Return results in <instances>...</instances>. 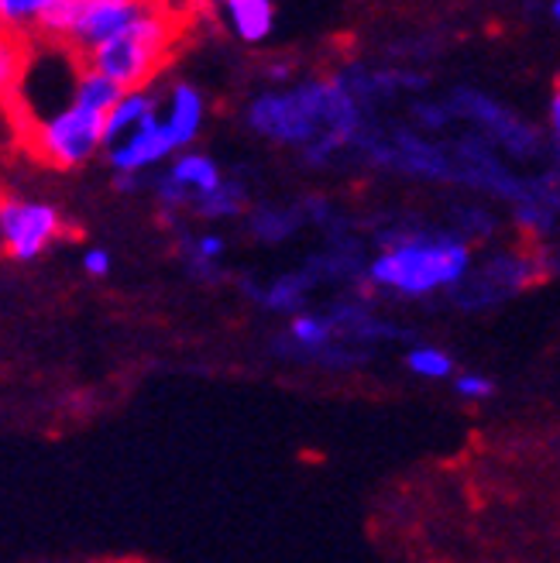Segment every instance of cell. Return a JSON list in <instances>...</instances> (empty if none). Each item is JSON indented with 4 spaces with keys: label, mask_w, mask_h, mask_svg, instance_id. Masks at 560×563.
<instances>
[{
    "label": "cell",
    "mask_w": 560,
    "mask_h": 563,
    "mask_svg": "<svg viewBox=\"0 0 560 563\" xmlns=\"http://www.w3.org/2000/svg\"><path fill=\"white\" fill-rule=\"evenodd\" d=\"M358 97L341 76L306 79L286 90H265L244 107V124L272 145L299 148L306 165H330L358 145L365 131Z\"/></svg>",
    "instance_id": "1"
},
{
    "label": "cell",
    "mask_w": 560,
    "mask_h": 563,
    "mask_svg": "<svg viewBox=\"0 0 560 563\" xmlns=\"http://www.w3.org/2000/svg\"><path fill=\"white\" fill-rule=\"evenodd\" d=\"M382 251L369 262L365 282L396 296H433L454 289L471 272V247L458 234L424 231V228H388L378 234Z\"/></svg>",
    "instance_id": "2"
},
{
    "label": "cell",
    "mask_w": 560,
    "mask_h": 563,
    "mask_svg": "<svg viewBox=\"0 0 560 563\" xmlns=\"http://www.w3.org/2000/svg\"><path fill=\"white\" fill-rule=\"evenodd\" d=\"M183 32H186V18L173 4H165V0H152V8L145 14H138L118 35L100 42L83 63L110 76L124 93L145 90L165 69V63L173 59Z\"/></svg>",
    "instance_id": "3"
},
{
    "label": "cell",
    "mask_w": 560,
    "mask_h": 563,
    "mask_svg": "<svg viewBox=\"0 0 560 563\" xmlns=\"http://www.w3.org/2000/svg\"><path fill=\"white\" fill-rule=\"evenodd\" d=\"M103 121H107V114L73 100L66 110H59V114L24 128L21 137H24L28 152H32L42 165L76 168L103 145Z\"/></svg>",
    "instance_id": "4"
},
{
    "label": "cell",
    "mask_w": 560,
    "mask_h": 563,
    "mask_svg": "<svg viewBox=\"0 0 560 563\" xmlns=\"http://www.w3.org/2000/svg\"><path fill=\"white\" fill-rule=\"evenodd\" d=\"M447 110H451L454 121H464L474 128V134H482L485 141L513 158H537L543 152V141L537 134V128L523 121L516 110H509L506 103H498L495 97L471 90V87H458L451 97L443 100Z\"/></svg>",
    "instance_id": "5"
},
{
    "label": "cell",
    "mask_w": 560,
    "mask_h": 563,
    "mask_svg": "<svg viewBox=\"0 0 560 563\" xmlns=\"http://www.w3.org/2000/svg\"><path fill=\"white\" fill-rule=\"evenodd\" d=\"M550 272L547 251H495L482 262V268H471L458 286L451 289L454 302L464 309H482L506 302L519 289L534 286L540 275Z\"/></svg>",
    "instance_id": "6"
},
{
    "label": "cell",
    "mask_w": 560,
    "mask_h": 563,
    "mask_svg": "<svg viewBox=\"0 0 560 563\" xmlns=\"http://www.w3.org/2000/svg\"><path fill=\"white\" fill-rule=\"evenodd\" d=\"M63 234V213L35 200H0V244L11 258L32 262Z\"/></svg>",
    "instance_id": "7"
},
{
    "label": "cell",
    "mask_w": 560,
    "mask_h": 563,
    "mask_svg": "<svg viewBox=\"0 0 560 563\" xmlns=\"http://www.w3.org/2000/svg\"><path fill=\"white\" fill-rule=\"evenodd\" d=\"M158 121H162L158 118V100L152 93H145V90H128L103 121V145L100 148L114 152V148L128 145L131 137H138Z\"/></svg>",
    "instance_id": "8"
},
{
    "label": "cell",
    "mask_w": 560,
    "mask_h": 563,
    "mask_svg": "<svg viewBox=\"0 0 560 563\" xmlns=\"http://www.w3.org/2000/svg\"><path fill=\"white\" fill-rule=\"evenodd\" d=\"M341 82L358 97V103H378L388 97H399L403 90H424L427 79L409 69H369V66H351L341 73Z\"/></svg>",
    "instance_id": "9"
},
{
    "label": "cell",
    "mask_w": 560,
    "mask_h": 563,
    "mask_svg": "<svg viewBox=\"0 0 560 563\" xmlns=\"http://www.w3.org/2000/svg\"><path fill=\"white\" fill-rule=\"evenodd\" d=\"M207 121V100L193 82H176L169 90V114H165V128H169L176 148L193 145L204 131Z\"/></svg>",
    "instance_id": "10"
},
{
    "label": "cell",
    "mask_w": 560,
    "mask_h": 563,
    "mask_svg": "<svg viewBox=\"0 0 560 563\" xmlns=\"http://www.w3.org/2000/svg\"><path fill=\"white\" fill-rule=\"evenodd\" d=\"M223 8V18H228L231 32L248 42V45H259L272 35L275 27V4L272 0H217Z\"/></svg>",
    "instance_id": "11"
},
{
    "label": "cell",
    "mask_w": 560,
    "mask_h": 563,
    "mask_svg": "<svg viewBox=\"0 0 560 563\" xmlns=\"http://www.w3.org/2000/svg\"><path fill=\"white\" fill-rule=\"evenodd\" d=\"M32 63V42L24 38V32H11L0 24V103H11L21 90V79Z\"/></svg>",
    "instance_id": "12"
},
{
    "label": "cell",
    "mask_w": 560,
    "mask_h": 563,
    "mask_svg": "<svg viewBox=\"0 0 560 563\" xmlns=\"http://www.w3.org/2000/svg\"><path fill=\"white\" fill-rule=\"evenodd\" d=\"M303 223H310V213H306V203L296 207H259L251 210L248 217V231L251 238H259L265 244H278V241H289Z\"/></svg>",
    "instance_id": "13"
},
{
    "label": "cell",
    "mask_w": 560,
    "mask_h": 563,
    "mask_svg": "<svg viewBox=\"0 0 560 563\" xmlns=\"http://www.w3.org/2000/svg\"><path fill=\"white\" fill-rule=\"evenodd\" d=\"M165 176H169L179 189H186V196H189L193 203L200 200L204 192L217 189L220 179H223L220 165H217L210 155H200V152H186V155H179ZM189 210H193V207H189Z\"/></svg>",
    "instance_id": "14"
},
{
    "label": "cell",
    "mask_w": 560,
    "mask_h": 563,
    "mask_svg": "<svg viewBox=\"0 0 560 563\" xmlns=\"http://www.w3.org/2000/svg\"><path fill=\"white\" fill-rule=\"evenodd\" d=\"M317 286V275L310 268L303 272H289V275H278L275 282H268L265 289H259V302H265L268 309H278V313H296L303 306L306 292Z\"/></svg>",
    "instance_id": "15"
},
{
    "label": "cell",
    "mask_w": 560,
    "mask_h": 563,
    "mask_svg": "<svg viewBox=\"0 0 560 563\" xmlns=\"http://www.w3.org/2000/svg\"><path fill=\"white\" fill-rule=\"evenodd\" d=\"M248 203V189L241 179H228L223 176L217 189L204 192L200 200L193 203V213L196 217H207V220H228V217H238Z\"/></svg>",
    "instance_id": "16"
},
{
    "label": "cell",
    "mask_w": 560,
    "mask_h": 563,
    "mask_svg": "<svg viewBox=\"0 0 560 563\" xmlns=\"http://www.w3.org/2000/svg\"><path fill=\"white\" fill-rule=\"evenodd\" d=\"M223 238L220 234H200V238H183V255L196 278H217L220 258H223Z\"/></svg>",
    "instance_id": "17"
},
{
    "label": "cell",
    "mask_w": 560,
    "mask_h": 563,
    "mask_svg": "<svg viewBox=\"0 0 560 563\" xmlns=\"http://www.w3.org/2000/svg\"><path fill=\"white\" fill-rule=\"evenodd\" d=\"M55 0H0V24L11 32H24L28 24H42Z\"/></svg>",
    "instance_id": "18"
},
{
    "label": "cell",
    "mask_w": 560,
    "mask_h": 563,
    "mask_svg": "<svg viewBox=\"0 0 560 563\" xmlns=\"http://www.w3.org/2000/svg\"><path fill=\"white\" fill-rule=\"evenodd\" d=\"M406 364H409V372L419 378H451V372H454L451 354L440 351V347H430V344L413 347L406 354Z\"/></svg>",
    "instance_id": "19"
},
{
    "label": "cell",
    "mask_w": 560,
    "mask_h": 563,
    "mask_svg": "<svg viewBox=\"0 0 560 563\" xmlns=\"http://www.w3.org/2000/svg\"><path fill=\"white\" fill-rule=\"evenodd\" d=\"M458 220H454V234L458 238H488L492 231H495V220H492V213L488 210H479V207H461L458 213H454Z\"/></svg>",
    "instance_id": "20"
},
{
    "label": "cell",
    "mask_w": 560,
    "mask_h": 563,
    "mask_svg": "<svg viewBox=\"0 0 560 563\" xmlns=\"http://www.w3.org/2000/svg\"><path fill=\"white\" fill-rule=\"evenodd\" d=\"M454 391H458L461 399L482 402V399H492V396H495V382L485 378V375L468 372V375H458V378H454Z\"/></svg>",
    "instance_id": "21"
},
{
    "label": "cell",
    "mask_w": 560,
    "mask_h": 563,
    "mask_svg": "<svg viewBox=\"0 0 560 563\" xmlns=\"http://www.w3.org/2000/svg\"><path fill=\"white\" fill-rule=\"evenodd\" d=\"M83 268H87L94 278H103L110 272V255L103 247H90L87 255H83Z\"/></svg>",
    "instance_id": "22"
},
{
    "label": "cell",
    "mask_w": 560,
    "mask_h": 563,
    "mask_svg": "<svg viewBox=\"0 0 560 563\" xmlns=\"http://www.w3.org/2000/svg\"><path fill=\"white\" fill-rule=\"evenodd\" d=\"M550 134H553L557 148H560V82L553 87V97H550Z\"/></svg>",
    "instance_id": "23"
},
{
    "label": "cell",
    "mask_w": 560,
    "mask_h": 563,
    "mask_svg": "<svg viewBox=\"0 0 560 563\" xmlns=\"http://www.w3.org/2000/svg\"><path fill=\"white\" fill-rule=\"evenodd\" d=\"M547 173H550V179H553V186H557V192H560V162H557L553 168H547Z\"/></svg>",
    "instance_id": "24"
},
{
    "label": "cell",
    "mask_w": 560,
    "mask_h": 563,
    "mask_svg": "<svg viewBox=\"0 0 560 563\" xmlns=\"http://www.w3.org/2000/svg\"><path fill=\"white\" fill-rule=\"evenodd\" d=\"M550 18L560 24V0H553V4H550Z\"/></svg>",
    "instance_id": "25"
}]
</instances>
